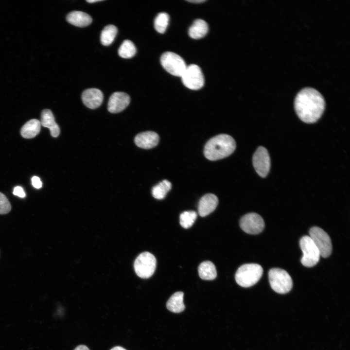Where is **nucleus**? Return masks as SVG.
Masks as SVG:
<instances>
[{
  "label": "nucleus",
  "mask_w": 350,
  "mask_h": 350,
  "mask_svg": "<svg viewBox=\"0 0 350 350\" xmlns=\"http://www.w3.org/2000/svg\"><path fill=\"white\" fill-rule=\"evenodd\" d=\"M169 16L165 12L159 13L154 20V27L155 30L160 34H163L169 24Z\"/></svg>",
  "instance_id": "obj_25"
},
{
  "label": "nucleus",
  "mask_w": 350,
  "mask_h": 350,
  "mask_svg": "<svg viewBox=\"0 0 350 350\" xmlns=\"http://www.w3.org/2000/svg\"><path fill=\"white\" fill-rule=\"evenodd\" d=\"M117 27L113 25L106 26L101 34V43L104 46L110 45L113 42L117 35Z\"/></svg>",
  "instance_id": "obj_23"
},
{
  "label": "nucleus",
  "mask_w": 350,
  "mask_h": 350,
  "mask_svg": "<svg viewBox=\"0 0 350 350\" xmlns=\"http://www.w3.org/2000/svg\"><path fill=\"white\" fill-rule=\"evenodd\" d=\"M67 20L70 24L80 27L89 25L92 20L90 15L82 11H73L67 16Z\"/></svg>",
  "instance_id": "obj_17"
},
{
  "label": "nucleus",
  "mask_w": 350,
  "mask_h": 350,
  "mask_svg": "<svg viewBox=\"0 0 350 350\" xmlns=\"http://www.w3.org/2000/svg\"><path fill=\"white\" fill-rule=\"evenodd\" d=\"M74 350H89L85 345H81L76 347Z\"/></svg>",
  "instance_id": "obj_30"
},
{
  "label": "nucleus",
  "mask_w": 350,
  "mask_h": 350,
  "mask_svg": "<svg viewBox=\"0 0 350 350\" xmlns=\"http://www.w3.org/2000/svg\"><path fill=\"white\" fill-rule=\"evenodd\" d=\"M31 180L32 184L35 188L39 189L42 187V182L38 177L34 176L32 178Z\"/></svg>",
  "instance_id": "obj_29"
},
{
  "label": "nucleus",
  "mask_w": 350,
  "mask_h": 350,
  "mask_svg": "<svg viewBox=\"0 0 350 350\" xmlns=\"http://www.w3.org/2000/svg\"><path fill=\"white\" fill-rule=\"evenodd\" d=\"M171 187L172 184L170 181L166 179L163 180L153 187L152 194L156 199H164Z\"/></svg>",
  "instance_id": "obj_22"
},
{
  "label": "nucleus",
  "mask_w": 350,
  "mask_h": 350,
  "mask_svg": "<svg viewBox=\"0 0 350 350\" xmlns=\"http://www.w3.org/2000/svg\"><path fill=\"white\" fill-rule=\"evenodd\" d=\"M184 294L182 292L178 291L173 294L166 303L167 308L170 311L178 313L183 311L185 305L183 303Z\"/></svg>",
  "instance_id": "obj_20"
},
{
  "label": "nucleus",
  "mask_w": 350,
  "mask_h": 350,
  "mask_svg": "<svg viewBox=\"0 0 350 350\" xmlns=\"http://www.w3.org/2000/svg\"><path fill=\"white\" fill-rule=\"evenodd\" d=\"M136 52L134 44L129 40H125L118 50V54L122 58H130L135 55Z\"/></svg>",
  "instance_id": "obj_24"
},
{
  "label": "nucleus",
  "mask_w": 350,
  "mask_h": 350,
  "mask_svg": "<svg viewBox=\"0 0 350 350\" xmlns=\"http://www.w3.org/2000/svg\"><path fill=\"white\" fill-rule=\"evenodd\" d=\"M309 235L319 250L320 256L323 258L328 257L332 251V244L329 235L317 227H312L310 229Z\"/></svg>",
  "instance_id": "obj_8"
},
{
  "label": "nucleus",
  "mask_w": 350,
  "mask_h": 350,
  "mask_svg": "<svg viewBox=\"0 0 350 350\" xmlns=\"http://www.w3.org/2000/svg\"><path fill=\"white\" fill-rule=\"evenodd\" d=\"M299 245L303 252L300 262L303 265L311 267L316 265L320 259V252L311 238L304 236L300 240Z\"/></svg>",
  "instance_id": "obj_6"
},
{
  "label": "nucleus",
  "mask_w": 350,
  "mask_h": 350,
  "mask_svg": "<svg viewBox=\"0 0 350 350\" xmlns=\"http://www.w3.org/2000/svg\"><path fill=\"white\" fill-rule=\"evenodd\" d=\"M236 148L233 138L227 134H220L210 139L204 147L205 157L210 160H216L231 155Z\"/></svg>",
  "instance_id": "obj_2"
},
{
  "label": "nucleus",
  "mask_w": 350,
  "mask_h": 350,
  "mask_svg": "<svg viewBox=\"0 0 350 350\" xmlns=\"http://www.w3.org/2000/svg\"><path fill=\"white\" fill-rule=\"evenodd\" d=\"M130 98L126 93L115 92L110 97L107 109L112 113H119L123 110L129 104Z\"/></svg>",
  "instance_id": "obj_12"
},
{
  "label": "nucleus",
  "mask_w": 350,
  "mask_h": 350,
  "mask_svg": "<svg viewBox=\"0 0 350 350\" xmlns=\"http://www.w3.org/2000/svg\"><path fill=\"white\" fill-rule=\"evenodd\" d=\"M13 194L21 198H23L25 196V193L23 188L20 186H16L14 188Z\"/></svg>",
  "instance_id": "obj_28"
},
{
  "label": "nucleus",
  "mask_w": 350,
  "mask_h": 350,
  "mask_svg": "<svg viewBox=\"0 0 350 350\" xmlns=\"http://www.w3.org/2000/svg\"><path fill=\"white\" fill-rule=\"evenodd\" d=\"M252 162L257 174L262 177H265L270 168V158L267 149L262 146L259 147L254 153Z\"/></svg>",
  "instance_id": "obj_11"
},
{
  "label": "nucleus",
  "mask_w": 350,
  "mask_h": 350,
  "mask_svg": "<svg viewBox=\"0 0 350 350\" xmlns=\"http://www.w3.org/2000/svg\"><path fill=\"white\" fill-rule=\"evenodd\" d=\"M264 225L262 217L254 212L246 214L240 220V226L242 229L250 234L261 233L264 228Z\"/></svg>",
  "instance_id": "obj_10"
},
{
  "label": "nucleus",
  "mask_w": 350,
  "mask_h": 350,
  "mask_svg": "<svg viewBox=\"0 0 350 350\" xmlns=\"http://www.w3.org/2000/svg\"><path fill=\"white\" fill-rule=\"evenodd\" d=\"M296 112L303 122L312 123L322 116L325 107L322 95L316 89L305 88L297 95L294 102Z\"/></svg>",
  "instance_id": "obj_1"
},
{
  "label": "nucleus",
  "mask_w": 350,
  "mask_h": 350,
  "mask_svg": "<svg viewBox=\"0 0 350 350\" xmlns=\"http://www.w3.org/2000/svg\"><path fill=\"white\" fill-rule=\"evenodd\" d=\"M160 63L163 68L171 74L181 76L187 66L183 59L176 53L167 52L162 54Z\"/></svg>",
  "instance_id": "obj_7"
},
{
  "label": "nucleus",
  "mask_w": 350,
  "mask_h": 350,
  "mask_svg": "<svg viewBox=\"0 0 350 350\" xmlns=\"http://www.w3.org/2000/svg\"><path fill=\"white\" fill-rule=\"evenodd\" d=\"M188 2H192V3H202L203 2L206 1L205 0H187Z\"/></svg>",
  "instance_id": "obj_31"
},
{
  "label": "nucleus",
  "mask_w": 350,
  "mask_h": 350,
  "mask_svg": "<svg viewBox=\"0 0 350 350\" xmlns=\"http://www.w3.org/2000/svg\"><path fill=\"white\" fill-rule=\"evenodd\" d=\"M104 95L99 89L91 88L86 89L82 94L84 104L88 108L95 109L99 107L103 101Z\"/></svg>",
  "instance_id": "obj_13"
},
{
  "label": "nucleus",
  "mask_w": 350,
  "mask_h": 350,
  "mask_svg": "<svg viewBox=\"0 0 350 350\" xmlns=\"http://www.w3.org/2000/svg\"><path fill=\"white\" fill-rule=\"evenodd\" d=\"M263 273L262 267L257 263H246L241 265L236 271V282L243 287H249L256 284Z\"/></svg>",
  "instance_id": "obj_3"
},
{
  "label": "nucleus",
  "mask_w": 350,
  "mask_h": 350,
  "mask_svg": "<svg viewBox=\"0 0 350 350\" xmlns=\"http://www.w3.org/2000/svg\"><path fill=\"white\" fill-rule=\"evenodd\" d=\"M11 208V205L6 196L0 192V214L9 213Z\"/></svg>",
  "instance_id": "obj_27"
},
{
  "label": "nucleus",
  "mask_w": 350,
  "mask_h": 350,
  "mask_svg": "<svg viewBox=\"0 0 350 350\" xmlns=\"http://www.w3.org/2000/svg\"><path fill=\"white\" fill-rule=\"evenodd\" d=\"M270 285L276 292L283 294L289 292L293 287V281L289 274L284 270L274 268L268 272Z\"/></svg>",
  "instance_id": "obj_4"
},
{
  "label": "nucleus",
  "mask_w": 350,
  "mask_h": 350,
  "mask_svg": "<svg viewBox=\"0 0 350 350\" xmlns=\"http://www.w3.org/2000/svg\"><path fill=\"white\" fill-rule=\"evenodd\" d=\"M209 30L207 23L201 19H196L189 28V36L193 39H200L205 36Z\"/></svg>",
  "instance_id": "obj_18"
},
{
  "label": "nucleus",
  "mask_w": 350,
  "mask_h": 350,
  "mask_svg": "<svg viewBox=\"0 0 350 350\" xmlns=\"http://www.w3.org/2000/svg\"><path fill=\"white\" fill-rule=\"evenodd\" d=\"M181 77L183 85L190 89H199L204 86V75L200 67L196 65L187 66Z\"/></svg>",
  "instance_id": "obj_9"
},
{
  "label": "nucleus",
  "mask_w": 350,
  "mask_h": 350,
  "mask_svg": "<svg viewBox=\"0 0 350 350\" xmlns=\"http://www.w3.org/2000/svg\"><path fill=\"white\" fill-rule=\"evenodd\" d=\"M218 203L217 196L208 193L202 196L198 203V211L200 216L205 217L213 212Z\"/></svg>",
  "instance_id": "obj_15"
},
{
  "label": "nucleus",
  "mask_w": 350,
  "mask_h": 350,
  "mask_svg": "<svg viewBox=\"0 0 350 350\" xmlns=\"http://www.w3.org/2000/svg\"><path fill=\"white\" fill-rule=\"evenodd\" d=\"M198 271L200 278L204 280H213L217 276L215 266L210 261H204L201 263Z\"/></svg>",
  "instance_id": "obj_21"
},
{
  "label": "nucleus",
  "mask_w": 350,
  "mask_h": 350,
  "mask_svg": "<svg viewBox=\"0 0 350 350\" xmlns=\"http://www.w3.org/2000/svg\"><path fill=\"white\" fill-rule=\"evenodd\" d=\"M156 264L155 257L149 252H144L137 257L134 263V268L139 277L148 279L155 272Z\"/></svg>",
  "instance_id": "obj_5"
},
{
  "label": "nucleus",
  "mask_w": 350,
  "mask_h": 350,
  "mask_svg": "<svg viewBox=\"0 0 350 350\" xmlns=\"http://www.w3.org/2000/svg\"><path fill=\"white\" fill-rule=\"evenodd\" d=\"M103 0H87V1L88 2L92 3L97 2H99V1H103Z\"/></svg>",
  "instance_id": "obj_33"
},
{
  "label": "nucleus",
  "mask_w": 350,
  "mask_h": 350,
  "mask_svg": "<svg viewBox=\"0 0 350 350\" xmlns=\"http://www.w3.org/2000/svg\"><path fill=\"white\" fill-rule=\"evenodd\" d=\"M40 128V121L37 119H32L23 125L20 130V134L24 138H33L39 134Z\"/></svg>",
  "instance_id": "obj_19"
},
{
  "label": "nucleus",
  "mask_w": 350,
  "mask_h": 350,
  "mask_svg": "<svg viewBox=\"0 0 350 350\" xmlns=\"http://www.w3.org/2000/svg\"><path fill=\"white\" fill-rule=\"evenodd\" d=\"M40 122L41 125L49 129L52 137L56 138L59 135V127L55 122L54 117L50 110L45 109L42 111Z\"/></svg>",
  "instance_id": "obj_16"
},
{
  "label": "nucleus",
  "mask_w": 350,
  "mask_h": 350,
  "mask_svg": "<svg viewBox=\"0 0 350 350\" xmlns=\"http://www.w3.org/2000/svg\"><path fill=\"white\" fill-rule=\"evenodd\" d=\"M137 146L143 149L152 148L158 143L159 136L153 131H146L138 134L134 139Z\"/></svg>",
  "instance_id": "obj_14"
},
{
  "label": "nucleus",
  "mask_w": 350,
  "mask_h": 350,
  "mask_svg": "<svg viewBox=\"0 0 350 350\" xmlns=\"http://www.w3.org/2000/svg\"><path fill=\"white\" fill-rule=\"evenodd\" d=\"M196 217L197 213L194 211H184L180 215V224L183 228H189L193 224Z\"/></svg>",
  "instance_id": "obj_26"
},
{
  "label": "nucleus",
  "mask_w": 350,
  "mask_h": 350,
  "mask_svg": "<svg viewBox=\"0 0 350 350\" xmlns=\"http://www.w3.org/2000/svg\"><path fill=\"white\" fill-rule=\"evenodd\" d=\"M110 350H126L124 348L120 346H116L112 348Z\"/></svg>",
  "instance_id": "obj_32"
}]
</instances>
